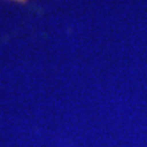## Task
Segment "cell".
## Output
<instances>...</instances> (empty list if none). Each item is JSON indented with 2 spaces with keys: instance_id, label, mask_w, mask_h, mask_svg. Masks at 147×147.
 <instances>
[{
  "instance_id": "6da1fadb",
  "label": "cell",
  "mask_w": 147,
  "mask_h": 147,
  "mask_svg": "<svg viewBox=\"0 0 147 147\" xmlns=\"http://www.w3.org/2000/svg\"><path fill=\"white\" fill-rule=\"evenodd\" d=\"M12 1H18V3H27V0H12Z\"/></svg>"
}]
</instances>
